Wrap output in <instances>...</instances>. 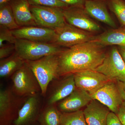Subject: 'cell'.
Instances as JSON below:
<instances>
[{"instance_id":"6da1fadb","label":"cell","mask_w":125,"mask_h":125,"mask_svg":"<svg viewBox=\"0 0 125 125\" xmlns=\"http://www.w3.org/2000/svg\"><path fill=\"white\" fill-rule=\"evenodd\" d=\"M106 47L92 40L65 49L58 55L59 77L83 71L94 70L106 56Z\"/></svg>"},{"instance_id":"7a4b0ae2","label":"cell","mask_w":125,"mask_h":125,"mask_svg":"<svg viewBox=\"0 0 125 125\" xmlns=\"http://www.w3.org/2000/svg\"><path fill=\"white\" fill-rule=\"evenodd\" d=\"M58 54L49 55L34 61H25L38 81L43 96L52 80L59 78Z\"/></svg>"},{"instance_id":"3957f363","label":"cell","mask_w":125,"mask_h":125,"mask_svg":"<svg viewBox=\"0 0 125 125\" xmlns=\"http://www.w3.org/2000/svg\"><path fill=\"white\" fill-rule=\"evenodd\" d=\"M15 52L25 61H34L53 54H59L65 49L54 43L38 42L17 39Z\"/></svg>"},{"instance_id":"277c9868","label":"cell","mask_w":125,"mask_h":125,"mask_svg":"<svg viewBox=\"0 0 125 125\" xmlns=\"http://www.w3.org/2000/svg\"><path fill=\"white\" fill-rule=\"evenodd\" d=\"M11 77L13 93L15 95L29 97L41 92L38 81L25 61L22 66Z\"/></svg>"},{"instance_id":"5b68a950","label":"cell","mask_w":125,"mask_h":125,"mask_svg":"<svg viewBox=\"0 0 125 125\" xmlns=\"http://www.w3.org/2000/svg\"><path fill=\"white\" fill-rule=\"evenodd\" d=\"M55 30V43L63 47L69 48L94 40L96 37L93 33L78 28L67 22Z\"/></svg>"},{"instance_id":"8992f818","label":"cell","mask_w":125,"mask_h":125,"mask_svg":"<svg viewBox=\"0 0 125 125\" xmlns=\"http://www.w3.org/2000/svg\"><path fill=\"white\" fill-rule=\"evenodd\" d=\"M111 81L125 83V65L116 47L112 48L102 62L94 70Z\"/></svg>"},{"instance_id":"52a82bcc","label":"cell","mask_w":125,"mask_h":125,"mask_svg":"<svg viewBox=\"0 0 125 125\" xmlns=\"http://www.w3.org/2000/svg\"><path fill=\"white\" fill-rule=\"evenodd\" d=\"M30 10L39 27L55 30L66 22L63 9L30 5Z\"/></svg>"},{"instance_id":"ba28073f","label":"cell","mask_w":125,"mask_h":125,"mask_svg":"<svg viewBox=\"0 0 125 125\" xmlns=\"http://www.w3.org/2000/svg\"><path fill=\"white\" fill-rule=\"evenodd\" d=\"M66 21L74 27L94 33L101 30L100 25L92 19L83 6H71L63 9Z\"/></svg>"},{"instance_id":"9c48e42d","label":"cell","mask_w":125,"mask_h":125,"mask_svg":"<svg viewBox=\"0 0 125 125\" xmlns=\"http://www.w3.org/2000/svg\"><path fill=\"white\" fill-rule=\"evenodd\" d=\"M73 74L76 88L91 95L111 81L104 75L93 70L78 72Z\"/></svg>"},{"instance_id":"30bf717a","label":"cell","mask_w":125,"mask_h":125,"mask_svg":"<svg viewBox=\"0 0 125 125\" xmlns=\"http://www.w3.org/2000/svg\"><path fill=\"white\" fill-rule=\"evenodd\" d=\"M91 96L93 99L106 106L111 112L116 115L122 105V99L116 81H109Z\"/></svg>"},{"instance_id":"8fae6325","label":"cell","mask_w":125,"mask_h":125,"mask_svg":"<svg viewBox=\"0 0 125 125\" xmlns=\"http://www.w3.org/2000/svg\"><path fill=\"white\" fill-rule=\"evenodd\" d=\"M16 39H21L38 42L55 43L56 34L55 30L39 26L20 27L11 30Z\"/></svg>"},{"instance_id":"7c38bea8","label":"cell","mask_w":125,"mask_h":125,"mask_svg":"<svg viewBox=\"0 0 125 125\" xmlns=\"http://www.w3.org/2000/svg\"><path fill=\"white\" fill-rule=\"evenodd\" d=\"M28 97L12 125H32L37 122L41 111L39 97L38 94Z\"/></svg>"},{"instance_id":"4fadbf2b","label":"cell","mask_w":125,"mask_h":125,"mask_svg":"<svg viewBox=\"0 0 125 125\" xmlns=\"http://www.w3.org/2000/svg\"><path fill=\"white\" fill-rule=\"evenodd\" d=\"M8 89L0 91V125H12L17 115L18 103L15 97Z\"/></svg>"},{"instance_id":"5bb4252c","label":"cell","mask_w":125,"mask_h":125,"mask_svg":"<svg viewBox=\"0 0 125 125\" xmlns=\"http://www.w3.org/2000/svg\"><path fill=\"white\" fill-rule=\"evenodd\" d=\"M93 99L88 92L76 87L70 94L60 101L57 107L61 113L76 111L87 106Z\"/></svg>"},{"instance_id":"9a60e30c","label":"cell","mask_w":125,"mask_h":125,"mask_svg":"<svg viewBox=\"0 0 125 125\" xmlns=\"http://www.w3.org/2000/svg\"><path fill=\"white\" fill-rule=\"evenodd\" d=\"M54 83L47 99V105L56 104L70 94L76 88L73 74L64 76Z\"/></svg>"},{"instance_id":"2e32d148","label":"cell","mask_w":125,"mask_h":125,"mask_svg":"<svg viewBox=\"0 0 125 125\" xmlns=\"http://www.w3.org/2000/svg\"><path fill=\"white\" fill-rule=\"evenodd\" d=\"M84 8L91 17L115 29L116 25L110 15L105 0H85Z\"/></svg>"},{"instance_id":"e0dca14e","label":"cell","mask_w":125,"mask_h":125,"mask_svg":"<svg viewBox=\"0 0 125 125\" xmlns=\"http://www.w3.org/2000/svg\"><path fill=\"white\" fill-rule=\"evenodd\" d=\"M8 2L19 27L38 26L27 0H10Z\"/></svg>"},{"instance_id":"ac0fdd59","label":"cell","mask_w":125,"mask_h":125,"mask_svg":"<svg viewBox=\"0 0 125 125\" xmlns=\"http://www.w3.org/2000/svg\"><path fill=\"white\" fill-rule=\"evenodd\" d=\"M83 112L87 125H106L110 110L97 100L93 99Z\"/></svg>"},{"instance_id":"d6986e66","label":"cell","mask_w":125,"mask_h":125,"mask_svg":"<svg viewBox=\"0 0 125 125\" xmlns=\"http://www.w3.org/2000/svg\"><path fill=\"white\" fill-rule=\"evenodd\" d=\"M94 40L106 46L112 45L125 46V28H120L107 30L96 36Z\"/></svg>"},{"instance_id":"ffe728a7","label":"cell","mask_w":125,"mask_h":125,"mask_svg":"<svg viewBox=\"0 0 125 125\" xmlns=\"http://www.w3.org/2000/svg\"><path fill=\"white\" fill-rule=\"evenodd\" d=\"M25 61L16 52L7 58L0 61V76L6 78L11 75L22 66Z\"/></svg>"},{"instance_id":"44dd1931","label":"cell","mask_w":125,"mask_h":125,"mask_svg":"<svg viewBox=\"0 0 125 125\" xmlns=\"http://www.w3.org/2000/svg\"><path fill=\"white\" fill-rule=\"evenodd\" d=\"M56 104L48 105L41 110L37 121L40 125H60L61 112Z\"/></svg>"},{"instance_id":"7402d4cb","label":"cell","mask_w":125,"mask_h":125,"mask_svg":"<svg viewBox=\"0 0 125 125\" xmlns=\"http://www.w3.org/2000/svg\"><path fill=\"white\" fill-rule=\"evenodd\" d=\"M0 26L10 30L20 28L16 22L12 9L9 2L0 4Z\"/></svg>"},{"instance_id":"603a6c76","label":"cell","mask_w":125,"mask_h":125,"mask_svg":"<svg viewBox=\"0 0 125 125\" xmlns=\"http://www.w3.org/2000/svg\"><path fill=\"white\" fill-rule=\"evenodd\" d=\"M60 125H87L83 112L80 110L68 113H61Z\"/></svg>"},{"instance_id":"cb8c5ba5","label":"cell","mask_w":125,"mask_h":125,"mask_svg":"<svg viewBox=\"0 0 125 125\" xmlns=\"http://www.w3.org/2000/svg\"><path fill=\"white\" fill-rule=\"evenodd\" d=\"M108 4L122 25L125 24V1L123 0H108Z\"/></svg>"},{"instance_id":"d4e9b609","label":"cell","mask_w":125,"mask_h":125,"mask_svg":"<svg viewBox=\"0 0 125 125\" xmlns=\"http://www.w3.org/2000/svg\"><path fill=\"white\" fill-rule=\"evenodd\" d=\"M30 5L41 6L64 9L69 5L60 0H27Z\"/></svg>"},{"instance_id":"484cf974","label":"cell","mask_w":125,"mask_h":125,"mask_svg":"<svg viewBox=\"0 0 125 125\" xmlns=\"http://www.w3.org/2000/svg\"><path fill=\"white\" fill-rule=\"evenodd\" d=\"M16 39L11 30L0 26V47L6 44H15Z\"/></svg>"},{"instance_id":"4316f807","label":"cell","mask_w":125,"mask_h":125,"mask_svg":"<svg viewBox=\"0 0 125 125\" xmlns=\"http://www.w3.org/2000/svg\"><path fill=\"white\" fill-rule=\"evenodd\" d=\"M15 52V44H6L0 47V59L7 58Z\"/></svg>"},{"instance_id":"83f0119b","label":"cell","mask_w":125,"mask_h":125,"mask_svg":"<svg viewBox=\"0 0 125 125\" xmlns=\"http://www.w3.org/2000/svg\"><path fill=\"white\" fill-rule=\"evenodd\" d=\"M106 125H122L116 114L110 112L107 118Z\"/></svg>"},{"instance_id":"f1b7e54d","label":"cell","mask_w":125,"mask_h":125,"mask_svg":"<svg viewBox=\"0 0 125 125\" xmlns=\"http://www.w3.org/2000/svg\"><path fill=\"white\" fill-rule=\"evenodd\" d=\"M117 87L122 99V105L125 107V83L117 81Z\"/></svg>"},{"instance_id":"f546056e","label":"cell","mask_w":125,"mask_h":125,"mask_svg":"<svg viewBox=\"0 0 125 125\" xmlns=\"http://www.w3.org/2000/svg\"><path fill=\"white\" fill-rule=\"evenodd\" d=\"M62 2L71 6H84L85 0H60Z\"/></svg>"},{"instance_id":"4dcf8cb0","label":"cell","mask_w":125,"mask_h":125,"mask_svg":"<svg viewBox=\"0 0 125 125\" xmlns=\"http://www.w3.org/2000/svg\"><path fill=\"white\" fill-rule=\"evenodd\" d=\"M122 125H125V107L121 105L119 108L117 114Z\"/></svg>"},{"instance_id":"1f68e13d","label":"cell","mask_w":125,"mask_h":125,"mask_svg":"<svg viewBox=\"0 0 125 125\" xmlns=\"http://www.w3.org/2000/svg\"><path fill=\"white\" fill-rule=\"evenodd\" d=\"M117 48L125 65V46H118Z\"/></svg>"},{"instance_id":"d6a6232c","label":"cell","mask_w":125,"mask_h":125,"mask_svg":"<svg viewBox=\"0 0 125 125\" xmlns=\"http://www.w3.org/2000/svg\"><path fill=\"white\" fill-rule=\"evenodd\" d=\"M10 0H0V4L9 2Z\"/></svg>"},{"instance_id":"836d02e7","label":"cell","mask_w":125,"mask_h":125,"mask_svg":"<svg viewBox=\"0 0 125 125\" xmlns=\"http://www.w3.org/2000/svg\"><path fill=\"white\" fill-rule=\"evenodd\" d=\"M40 125L39 124V123L38 122H36V123H35L33 125Z\"/></svg>"},{"instance_id":"e575fe53","label":"cell","mask_w":125,"mask_h":125,"mask_svg":"<svg viewBox=\"0 0 125 125\" xmlns=\"http://www.w3.org/2000/svg\"><path fill=\"white\" fill-rule=\"evenodd\" d=\"M124 26L125 27V25H124Z\"/></svg>"}]
</instances>
